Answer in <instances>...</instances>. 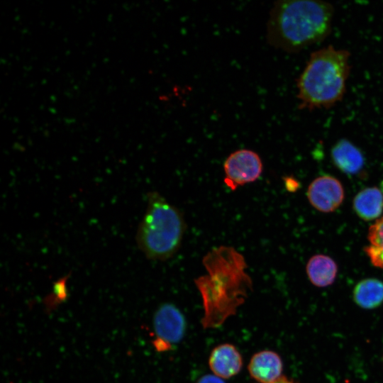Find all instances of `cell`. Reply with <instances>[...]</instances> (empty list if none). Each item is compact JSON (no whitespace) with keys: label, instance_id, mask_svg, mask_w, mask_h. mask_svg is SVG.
Listing matches in <instances>:
<instances>
[{"label":"cell","instance_id":"cell-1","mask_svg":"<svg viewBox=\"0 0 383 383\" xmlns=\"http://www.w3.org/2000/svg\"><path fill=\"white\" fill-rule=\"evenodd\" d=\"M202 262L207 274L194 279L203 303L201 323L204 329L215 328L236 313L252 290V282L246 273L244 257L233 247L215 248Z\"/></svg>","mask_w":383,"mask_h":383},{"label":"cell","instance_id":"cell-2","mask_svg":"<svg viewBox=\"0 0 383 383\" xmlns=\"http://www.w3.org/2000/svg\"><path fill=\"white\" fill-rule=\"evenodd\" d=\"M333 6L325 1H276L267 23V39L275 48L300 51L323 41L331 33Z\"/></svg>","mask_w":383,"mask_h":383},{"label":"cell","instance_id":"cell-3","mask_svg":"<svg viewBox=\"0 0 383 383\" xmlns=\"http://www.w3.org/2000/svg\"><path fill=\"white\" fill-rule=\"evenodd\" d=\"M350 53L329 45L312 52L297 79L301 109L330 108L341 101L350 73Z\"/></svg>","mask_w":383,"mask_h":383},{"label":"cell","instance_id":"cell-4","mask_svg":"<svg viewBox=\"0 0 383 383\" xmlns=\"http://www.w3.org/2000/svg\"><path fill=\"white\" fill-rule=\"evenodd\" d=\"M147 208L140 223L136 242L147 258L166 260L179 250L185 231L180 211L156 192L147 196Z\"/></svg>","mask_w":383,"mask_h":383},{"label":"cell","instance_id":"cell-5","mask_svg":"<svg viewBox=\"0 0 383 383\" xmlns=\"http://www.w3.org/2000/svg\"><path fill=\"white\" fill-rule=\"evenodd\" d=\"M224 183L232 191L256 181L262 174L263 165L259 155L249 149L231 153L223 163Z\"/></svg>","mask_w":383,"mask_h":383},{"label":"cell","instance_id":"cell-6","mask_svg":"<svg viewBox=\"0 0 383 383\" xmlns=\"http://www.w3.org/2000/svg\"><path fill=\"white\" fill-rule=\"evenodd\" d=\"M153 326L156 335L153 345L157 350L164 351L181 341L187 323L178 308L172 304H164L155 313Z\"/></svg>","mask_w":383,"mask_h":383},{"label":"cell","instance_id":"cell-7","mask_svg":"<svg viewBox=\"0 0 383 383\" xmlns=\"http://www.w3.org/2000/svg\"><path fill=\"white\" fill-rule=\"evenodd\" d=\"M307 196L315 209L323 212H331L342 203L344 191L341 184L335 178L321 176L311 183Z\"/></svg>","mask_w":383,"mask_h":383},{"label":"cell","instance_id":"cell-8","mask_svg":"<svg viewBox=\"0 0 383 383\" xmlns=\"http://www.w3.org/2000/svg\"><path fill=\"white\" fill-rule=\"evenodd\" d=\"M209 366L214 375L223 379H229L240 372L243 366L242 355L235 345L223 343L211 350Z\"/></svg>","mask_w":383,"mask_h":383},{"label":"cell","instance_id":"cell-9","mask_svg":"<svg viewBox=\"0 0 383 383\" xmlns=\"http://www.w3.org/2000/svg\"><path fill=\"white\" fill-rule=\"evenodd\" d=\"M248 370L250 377L257 382L272 383L283 376V362L276 352L261 350L251 357Z\"/></svg>","mask_w":383,"mask_h":383},{"label":"cell","instance_id":"cell-10","mask_svg":"<svg viewBox=\"0 0 383 383\" xmlns=\"http://www.w3.org/2000/svg\"><path fill=\"white\" fill-rule=\"evenodd\" d=\"M331 155L335 165L346 173H356L364 164L361 152L345 139H342L335 143L332 148Z\"/></svg>","mask_w":383,"mask_h":383},{"label":"cell","instance_id":"cell-11","mask_svg":"<svg viewBox=\"0 0 383 383\" xmlns=\"http://www.w3.org/2000/svg\"><path fill=\"white\" fill-rule=\"evenodd\" d=\"M337 270L334 260L324 255L313 256L306 265L309 280L318 287H326L332 284L336 277Z\"/></svg>","mask_w":383,"mask_h":383},{"label":"cell","instance_id":"cell-12","mask_svg":"<svg viewBox=\"0 0 383 383\" xmlns=\"http://www.w3.org/2000/svg\"><path fill=\"white\" fill-rule=\"evenodd\" d=\"M353 207L362 219L369 221L376 218L383 209V195L376 187L366 188L355 196Z\"/></svg>","mask_w":383,"mask_h":383},{"label":"cell","instance_id":"cell-13","mask_svg":"<svg viewBox=\"0 0 383 383\" xmlns=\"http://www.w3.org/2000/svg\"><path fill=\"white\" fill-rule=\"evenodd\" d=\"M353 299L361 308L372 309L383 303V282L373 278L365 279L355 287Z\"/></svg>","mask_w":383,"mask_h":383},{"label":"cell","instance_id":"cell-14","mask_svg":"<svg viewBox=\"0 0 383 383\" xmlns=\"http://www.w3.org/2000/svg\"><path fill=\"white\" fill-rule=\"evenodd\" d=\"M368 240L367 255L374 267L383 269V216L370 226Z\"/></svg>","mask_w":383,"mask_h":383},{"label":"cell","instance_id":"cell-15","mask_svg":"<svg viewBox=\"0 0 383 383\" xmlns=\"http://www.w3.org/2000/svg\"><path fill=\"white\" fill-rule=\"evenodd\" d=\"M67 277L68 276L65 277L55 282L53 287V296H50V300L53 299V302H60L67 298L66 281Z\"/></svg>","mask_w":383,"mask_h":383},{"label":"cell","instance_id":"cell-16","mask_svg":"<svg viewBox=\"0 0 383 383\" xmlns=\"http://www.w3.org/2000/svg\"><path fill=\"white\" fill-rule=\"evenodd\" d=\"M196 383H226L223 379L214 375L207 374L201 377Z\"/></svg>","mask_w":383,"mask_h":383},{"label":"cell","instance_id":"cell-17","mask_svg":"<svg viewBox=\"0 0 383 383\" xmlns=\"http://www.w3.org/2000/svg\"><path fill=\"white\" fill-rule=\"evenodd\" d=\"M272 383H299L293 379H289L285 376L281 377L279 379Z\"/></svg>","mask_w":383,"mask_h":383}]
</instances>
